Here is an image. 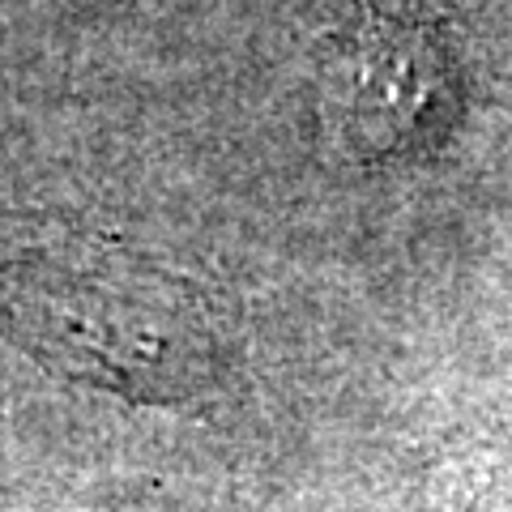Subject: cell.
<instances>
[{
    "mask_svg": "<svg viewBox=\"0 0 512 512\" xmlns=\"http://www.w3.org/2000/svg\"><path fill=\"white\" fill-rule=\"evenodd\" d=\"M235 316L188 269L116 239L0 231V338L128 397L184 402L231 363Z\"/></svg>",
    "mask_w": 512,
    "mask_h": 512,
    "instance_id": "cell-1",
    "label": "cell"
}]
</instances>
